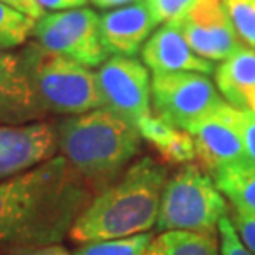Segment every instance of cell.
Wrapping results in <instances>:
<instances>
[{"label": "cell", "instance_id": "cell-1", "mask_svg": "<svg viewBox=\"0 0 255 255\" xmlns=\"http://www.w3.org/2000/svg\"><path fill=\"white\" fill-rule=\"evenodd\" d=\"M91 199L93 191L63 156L0 181V246L60 244Z\"/></svg>", "mask_w": 255, "mask_h": 255}, {"label": "cell", "instance_id": "cell-2", "mask_svg": "<svg viewBox=\"0 0 255 255\" xmlns=\"http://www.w3.org/2000/svg\"><path fill=\"white\" fill-rule=\"evenodd\" d=\"M167 169L151 156L131 162L113 184L96 192L70 231L73 242L125 239L157 222Z\"/></svg>", "mask_w": 255, "mask_h": 255}, {"label": "cell", "instance_id": "cell-3", "mask_svg": "<svg viewBox=\"0 0 255 255\" xmlns=\"http://www.w3.org/2000/svg\"><path fill=\"white\" fill-rule=\"evenodd\" d=\"M57 131L60 156L93 192L113 184L141 149L137 128L106 108L70 116Z\"/></svg>", "mask_w": 255, "mask_h": 255}, {"label": "cell", "instance_id": "cell-4", "mask_svg": "<svg viewBox=\"0 0 255 255\" xmlns=\"http://www.w3.org/2000/svg\"><path fill=\"white\" fill-rule=\"evenodd\" d=\"M33 90L47 113L83 115L103 108L96 75L88 66L27 42L18 52Z\"/></svg>", "mask_w": 255, "mask_h": 255}, {"label": "cell", "instance_id": "cell-5", "mask_svg": "<svg viewBox=\"0 0 255 255\" xmlns=\"http://www.w3.org/2000/svg\"><path fill=\"white\" fill-rule=\"evenodd\" d=\"M229 204L216 181L197 164H184L167 177L161 196L156 229L159 232L187 231L214 234Z\"/></svg>", "mask_w": 255, "mask_h": 255}, {"label": "cell", "instance_id": "cell-6", "mask_svg": "<svg viewBox=\"0 0 255 255\" xmlns=\"http://www.w3.org/2000/svg\"><path fill=\"white\" fill-rule=\"evenodd\" d=\"M151 101L156 116L187 132L226 103L212 80L196 71L152 73Z\"/></svg>", "mask_w": 255, "mask_h": 255}, {"label": "cell", "instance_id": "cell-7", "mask_svg": "<svg viewBox=\"0 0 255 255\" xmlns=\"http://www.w3.org/2000/svg\"><path fill=\"white\" fill-rule=\"evenodd\" d=\"M32 37L48 52L63 55L85 66L108 60L100 33V17L93 8L76 7L45 13L33 25Z\"/></svg>", "mask_w": 255, "mask_h": 255}, {"label": "cell", "instance_id": "cell-8", "mask_svg": "<svg viewBox=\"0 0 255 255\" xmlns=\"http://www.w3.org/2000/svg\"><path fill=\"white\" fill-rule=\"evenodd\" d=\"M95 75L103 108L134 126L151 115V78L139 60L115 55Z\"/></svg>", "mask_w": 255, "mask_h": 255}, {"label": "cell", "instance_id": "cell-9", "mask_svg": "<svg viewBox=\"0 0 255 255\" xmlns=\"http://www.w3.org/2000/svg\"><path fill=\"white\" fill-rule=\"evenodd\" d=\"M57 151L58 131L52 123L0 125V181L52 159Z\"/></svg>", "mask_w": 255, "mask_h": 255}, {"label": "cell", "instance_id": "cell-10", "mask_svg": "<svg viewBox=\"0 0 255 255\" xmlns=\"http://www.w3.org/2000/svg\"><path fill=\"white\" fill-rule=\"evenodd\" d=\"M239 120L241 110L226 101L191 128L189 132L196 144V159H199L201 167L211 176L221 167L246 157Z\"/></svg>", "mask_w": 255, "mask_h": 255}, {"label": "cell", "instance_id": "cell-11", "mask_svg": "<svg viewBox=\"0 0 255 255\" xmlns=\"http://www.w3.org/2000/svg\"><path fill=\"white\" fill-rule=\"evenodd\" d=\"M177 22L189 47L209 62H224L244 47L222 0H202L187 17Z\"/></svg>", "mask_w": 255, "mask_h": 255}, {"label": "cell", "instance_id": "cell-12", "mask_svg": "<svg viewBox=\"0 0 255 255\" xmlns=\"http://www.w3.org/2000/svg\"><path fill=\"white\" fill-rule=\"evenodd\" d=\"M47 115L18 53L0 50V125L33 123Z\"/></svg>", "mask_w": 255, "mask_h": 255}, {"label": "cell", "instance_id": "cell-13", "mask_svg": "<svg viewBox=\"0 0 255 255\" xmlns=\"http://www.w3.org/2000/svg\"><path fill=\"white\" fill-rule=\"evenodd\" d=\"M141 58L152 73H172V71H196L211 75L214 65L201 58L189 47L182 35L179 22H167L157 28L141 48Z\"/></svg>", "mask_w": 255, "mask_h": 255}, {"label": "cell", "instance_id": "cell-14", "mask_svg": "<svg viewBox=\"0 0 255 255\" xmlns=\"http://www.w3.org/2000/svg\"><path fill=\"white\" fill-rule=\"evenodd\" d=\"M157 27L146 2L108 10L100 17V33L106 52L132 57Z\"/></svg>", "mask_w": 255, "mask_h": 255}, {"label": "cell", "instance_id": "cell-15", "mask_svg": "<svg viewBox=\"0 0 255 255\" xmlns=\"http://www.w3.org/2000/svg\"><path fill=\"white\" fill-rule=\"evenodd\" d=\"M219 93L237 110H249L255 96V48L244 45L216 70Z\"/></svg>", "mask_w": 255, "mask_h": 255}, {"label": "cell", "instance_id": "cell-16", "mask_svg": "<svg viewBox=\"0 0 255 255\" xmlns=\"http://www.w3.org/2000/svg\"><path fill=\"white\" fill-rule=\"evenodd\" d=\"M232 207L255 214V164L246 157L221 167L212 176Z\"/></svg>", "mask_w": 255, "mask_h": 255}, {"label": "cell", "instance_id": "cell-17", "mask_svg": "<svg viewBox=\"0 0 255 255\" xmlns=\"http://www.w3.org/2000/svg\"><path fill=\"white\" fill-rule=\"evenodd\" d=\"M144 255H219V237L217 232H159L152 237Z\"/></svg>", "mask_w": 255, "mask_h": 255}, {"label": "cell", "instance_id": "cell-18", "mask_svg": "<svg viewBox=\"0 0 255 255\" xmlns=\"http://www.w3.org/2000/svg\"><path fill=\"white\" fill-rule=\"evenodd\" d=\"M37 20L0 2V50L17 48L27 43Z\"/></svg>", "mask_w": 255, "mask_h": 255}, {"label": "cell", "instance_id": "cell-19", "mask_svg": "<svg viewBox=\"0 0 255 255\" xmlns=\"http://www.w3.org/2000/svg\"><path fill=\"white\" fill-rule=\"evenodd\" d=\"M152 241L151 232L111 241L85 242L76 249L73 255H144Z\"/></svg>", "mask_w": 255, "mask_h": 255}, {"label": "cell", "instance_id": "cell-20", "mask_svg": "<svg viewBox=\"0 0 255 255\" xmlns=\"http://www.w3.org/2000/svg\"><path fill=\"white\" fill-rule=\"evenodd\" d=\"M222 3L242 43L255 48V0H222Z\"/></svg>", "mask_w": 255, "mask_h": 255}, {"label": "cell", "instance_id": "cell-21", "mask_svg": "<svg viewBox=\"0 0 255 255\" xmlns=\"http://www.w3.org/2000/svg\"><path fill=\"white\" fill-rule=\"evenodd\" d=\"M171 164H189L196 159V144L191 132L176 129L164 144L156 149Z\"/></svg>", "mask_w": 255, "mask_h": 255}, {"label": "cell", "instance_id": "cell-22", "mask_svg": "<svg viewBox=\"0 0 255 255\" xmlns=\"http://www.w3.org/2000/svg\"><path fill=\"white\" fill-rule=\"evenodd\" d=\"M156 23L176 22L187 17L202 0H144Z\"/></svg>", "mask_w": 255, "mask_h": 255}, {"label": "cell", "instance_id": "cell-23", "mask_svg": "<svg viewBox=\"0 0 255 255\" xmlns=\"http://www.w3.org/2000/svg\"><path fill=\"white\" fill-rule=\"evenodd\" d=\"M217 232H219V255H254L246 247V244L242 242V239L239 237L229 214L221 219V222L217 226Z\"/></svg>", "mask_w": 255, "mask_h": 255}, {"label": "cell", "instance_id": "cell-24", "mask_svg": "<svg viewBox=\"0 0 255 255\" xmlns=\"http://www.w3.org/2000/svg\"><path fill=\"white\" fill-rule=\"evenodd\" d=\"M229 217H231L239 237L242 239L249 251L255 255V214L232 207L229 211Z\"/></svg>", "mask_w": 255, "mask_h": 255}, {"label": "cell", "instance_id": "cell-25", "mask_svg": "<svg viewBox=\"0 0 255 255\" xmlns=\"http://www.w3.org/2000/svg\"><path fill=\"white\" fill-rule=\"evenodd\" d=\"M241 136L244 144V156L247 161L255 164V113L249 110H241Z\"/></svg>", "mask_w": 255, "mask_h": 255}, {"label": "cell", "instance_id": "cell-26", "mask_svg": "<svg viewBox=\"0 0 255 255\" xmlns=\"http://www.w3.org/2000/svg\"><path fill=\"white\" fill-rule=\"evenodd\" d=\"M8 255H73L70 254L60 244H50V246L37 247H8Z\"/></svg>", "mask_w": 255, "mask_h": 255}, {"label": "cell", "instance_id": "cell-27", "mask_svg": "<svg viewBox=\"0 0 255 255\" xmlns=\"http://www.w3.org/2000/svg\"><path fill=\"white\" fill-rule=\"evenodd\" d=\"M0 2L10 5V7H13L15 10L25 13L27 17L33 18V20L42 18L45 15V10L40 7V3L37 0H0Z\"/></svg>", "mask_w": 255, "mask_h": 255}, {"label": "cell", "instance_id": "cell-28", "mask_svg": "<svg viewBox=\"0 0 255 255\" xmlns=\"http://www.w3.org/2000/svg\"><path fill=\"white\" fill-rule=\"evenodd\" d=\"M40 3V7L43 10H66V8H76V7H83L88 0H37Z\"/></svg>", "mask_w": 255, "mask_h": 255}, {"label": "cell", "instance_id": "cell-29", "mask_svg": "<svg viewBox=\"0 0 255 255\" xmlns=\"http://www.w3.org/2000/svg\"><path fill=\"white\" fill-rule=\"evenodd\" d=\"M95 7L98 8H116V7H125V5L136 3L139 0H91Z\"/></svg>", "mask_w": 255, "mask_h": 255}, {"label": "cell", "instance_id": "cell-30", "mask_svg": "<svg viewBox=\"0 0 255 255\" xmlns=\"http://www.w3.org/2000/svg\"><path fill=\"white\" fill-rule=\"evenodd\" d=\"M249 111H252V113H255V96L252 98L251 105H249Z\"/></svg>", "mask_w": 255, "mask_h": 255}]
</instances>
